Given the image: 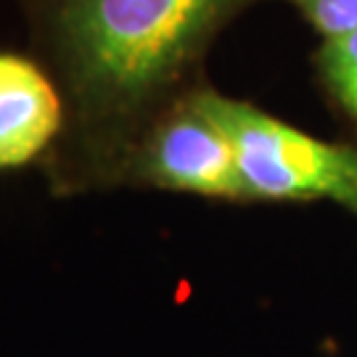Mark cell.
Returning a JSON list of instances; mask_svg holds the SVG:
<instances>
[{
  "mask_svg": "<svg viewBox=\"0 0 357 357\" xmlns=\"http://www.w3.org/2000/svg\"><path fill=\"white\" fill-rule=\"evenodd\" d=\"M64 98L53 196L114 191L146 130L202 88L217 38L262 0H16Z\"/></svg>",
  "mask_w": 357,
  "mask_h": 357,
  "instance_id": "1",
  "label": "cell"
},
{
  "mask_svg": "<svg viewBox=\"0 0 357 357\" xmlns=\"http://www.w3.org/2000/svg\"><path fill=\"white\" fill-rule=\"evenodd\" d=\"M196 98L233 143L246 204L326 202L357 220V143L318 138L209 82Z\"/></svg>",
  "mask_w": 357,
  "mask_h": 357,
  "instance_id": "2",
  "label": "cell"
},
{
  "mask_svg": "<svg viewBox=\"0 0 357 357\" xmlns=\"http://www.w3.org/2000/svg\"><path fill=\"white\" fill-rule=\"evenodd\" d=\"M196 90L146 130L130 153L119 188H149L246 204L233 143L206 114Z\"/></svg>",
  "mask_w": 357,
  "mask_h": 357,
  "instance_id": "3",
  "label": "cell"
},
{
  "mask_svg": "<svg viewBox=\"0 0 357 357\" xmlns=\"http://www.w3.org/2000/svg\"><path fill=\"white\" fill-rule=\"evenodd\" d=\"M64 130V98L38 59L0 51V169L43 162Z\"/></svg>",
  "mask_w": 357,
  "mask_h": 357,
  "instance_id": "4",
  "label": "cell"
},
{
  "mask_svg": "<svg viewBox=\"0 0 357 357\" xmlns=\"http://www.w3.org/2000/svg\"><path fill=\"white\" fill-rule=\"evenodd\" d=\"M315 72L333 106L357 125V29L320 40Z\"/></svg>",
  "mask_w": 357,
  "mask_h": 357,
  "instance_id": "5",
  "label": "cell"
},
{
  "mask_svg": "<svg viewBox=\"0 0 357 357\" xmlns=\"http://www.w3.org/2000/svg\"><path fill=\"white\" fill-rule=\"evenodd\" d=\"M302 13L320 40L339 38L357 29V0H286Z\"/></svg>",
  "mask_w": 357,
  "mask_h": 357,
  "instance_id": "6",
  "label": "cell"
}]
</instances>
